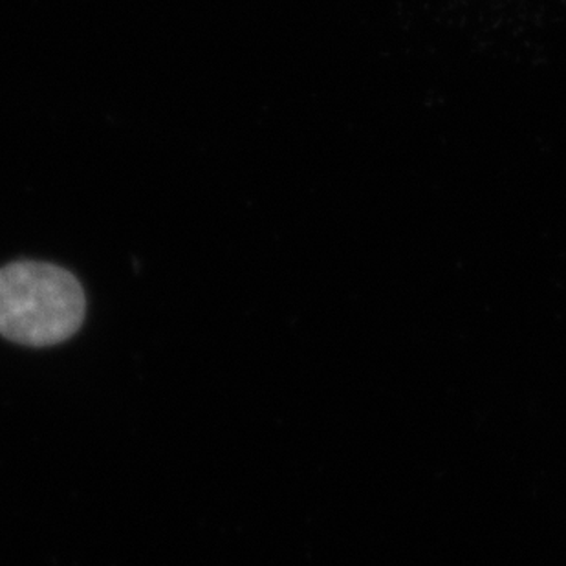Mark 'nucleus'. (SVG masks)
<instances>
[{
  "label": "nucleus",
  "mask_w": 566,
  "mask_h": 566,
  "mask_svg": "<svg viewBox=\"0 0 566 566\" xmlns=\"http://www.w3.org/2000/svg\"><path fill=\"white\" fill-rule=\"evenodd\" d=\"M83 286L50 262L17 261L0 268V336L27 347H52L85 321Z\"/></svg>",
  "instance_id": "f257e3e1"
}]
</instances>
